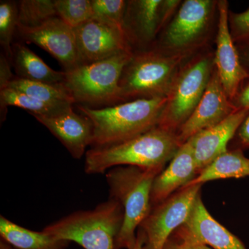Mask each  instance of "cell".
<instances>
[{"label":"cell","instance_id":"cell-11","mask_svg":"<svg viewBox=\"0 0 249 249\" xmlns=\"http://www.w3.org/2000/svg\"><path fill=\"white\" fill-rule=\"evenodd\" d=\"M219 20L214 55V69L226 93L232 101L242 87L249 80V74L242 66L237 46L232 40L229 27V3L217 1Z\"/></svg>","mask_w":249,"mask_h":249},{"label":"cell","instance_id":"cell-35","mask_svg":"<svg viewBox=\"0 0 249 249\" xmlns=\"http://www.w3.org/2000/svg\"><path fill=\"white\" fill-rule=\"evenodd\" d=\"M145 242V236L142 230L138 229V231L137 234V241H136L135 245L132 249H142V247Z\"/></svg>","mask_w":249,"mask_h":249},{"label":"cell","instance_id":"cell-18","mask_svg":"<svg viewBox=\"0 0 249 249\" xmlns=\"http://www.w3.org/2000/svg\"><path fill=\"white\" fill-rule=\"evenodd\" d=\"M163 0L127 1L124 29L129 43L145 45L154 40L162 29Z\"/></svg>","mask_w":249,"mask_h":249},{"label":"cell","instance_id":"cell-27","mask_svg":"<svg viewBox=\"0 0 249 249\" xmlns=\"http://www.w3.org/2000/svg\"><path fill=\"white\" fill-rule=\"evenodd\" d=\"M93 18L124 29L127 1L124 0H91Z\"/></svg>","mask_w":249,"mask_h":249},{"label":"cell","instance_id":"cell-16","mask_svg":"<svg viewBox=\"0 0 249 249\" xmlns=\"http://www.w3.org/2000/svg\"><path fill=\"white\" fill-rule=\"evenodd\" d=\"M249 113V109H237L222 122L201 131L190 139L198 174L228 151V143L237 133Z\"/></svg>","mask_w":249,"mask_h":249},{"label":"cell","instance_id":"cell-31","mask_svg":"<svg viewBox=\"0 0 249 249\" xmlns=\"http://www.w3.org/2000/svg\"><path fill=\"white\" fill-rule=\"evenodd\" d=\"M240 149L249 148V113L237 132Z\"/></svg>","mask_w":249,"mask_h":249},{"label":"cell","instance_id":"cell-3","mask_svg":"<svg viewBox=\"0 0 249 249\" xmlns=\"http://www.w3.org/2000/svg\"><path fill=\"white\" fill-rule=\"evenodd\" d=\"M162 170L127 165L114 167L106 173L109 198L117 201L124 211L114 249H132L135 245L136 230L151 211L152 183Z\"/></svg>","mask_w":249,"mask_h":249},{"label":"cell","instance_id":"cell-25","mask_svg":"<svg viewBox=\"0 0 249 249\" xmlns=\"http://www.w3.org/2000/svg\"><path fill=\"white\" fill-rule=\"evenodd\" d=\"M57 16L72 29L93 19L91 0H55Z\"/></svg>","mask_w":249,"mask_h":249},{"label":"cell","instance_id":"cell-6","mask_svg":"<svg viewBox=\"0 0 249 249\" xmlns=\"http://www.w3.org/2000/svg\"><path fill=\"white\" fill-rule=\"evenodd\" d=\"M133 52H124L106 60L83 64L65 71L63 86L75 103L91 108L109 107L122 103L119 83L124 67Z\"/></svg>","mask_w":249,"mask_h":249},{"label":"cell","instance_id":"cell-8","mask_svg":"<svg viewBox=\"0 0 249 249\" xmlns=\"http://www.w3.org/2000/svg\"><path fill=\"white\" fill-rule=\"evenodd\" d=\"M202 184L183 187L152 207L139 226L145 236L142 249H163L177 229L186 220Z\"/></svg>","mask_w":249,"mask_h":249},{"label":"cell","instance_id":"cell-19","mask_svg":"<svg viewBox=\"0 0 249 249\" xmlns=\"http://www.w3.org/2000/svg\"><path fill=\"white\" fill-rule=\"evenodd\" d=\"M11 65L17 76L24 79L52 85L62 84L65 80V71L53 70L21 42L13 44Z\"/></svg>","mask_w":249,"mask_h":249},{"label":"cell","instance_id":"cell-28","mask_svg":"<svg viewBox=\"0 0 249 249\" xmlns=\"http://www.w3.org/2000/svg\"><path fill=\"white\" fill-rule=\"evenodd\" d=\"M229 27L235 45L249 44V8L239 14H229Z\"/></svg>","mask_w":249,"mask_h":249},{"label":"cell","instance_id":"cell-7","mask_svg":"<svg viewBox=\"0 0 249 249\" xmlns=\"http://www.w3.org/2000/svg\"><path fill=\"white\" fill-rule=\"evenodd\" d=\"M214 56L201 55L181 67L167 96L159 126L178 132L193 114L214 70Z\"/></svg>","mask_w":249,"mask_h":249},{"label":"cell","instance_id":"cell-36","mask_svg":"<svg viewBox=\"0 0 249 249\" xmlns=\"http://www.w3.org/2000/svg\"><path fill=\"white\" fill-rule=\"evenodd\" d=\"M1 249H14L11 248L10 246H9V244L6 243V242H1Z\"/></svg>","mask_w":249,"mask_h":249},{"label":"cell","instance_id":"cell-2","mask_svg":"<svg viewBox=\"0 0 249 249\" xmlns=\"http://www.w3.org/2000/svg\"><path fill=\"white\" fill-rule=\"evenodd\" d=\"M167 97L139 98L109 107L91 108L78 105L82 115L93 125L92 147L125 142L160 124Z\"/></svg>","mask_w":249,"mask_h":249},{"label":"cell","instance_id":"cell-13","mask_svg":"<svg viewBox=\"0 0 249 249\" xmlns=\"http://www.w3.org/2000/svg\"><path fill=\"white\" fill-rule=\"evenodd\" d=\"M236 110L214 69L200 101L178 130L180 143L182 145L201 131L219 124Z\"/></svg>","mask_w":249,"mask_h":249},{"label":"cell","instance_id":"cell-34","mask_svg":"<svg viewBox=\"0 0 249 249\" xmlns=\"http://www.w3.org/2000/svg\"><path fill=\"white\" fill-rule=\"evenodd\" d=\"M163 249H184L182 245L174 236L172 235L170 240L166 242Z\"/></svg>","mask_w":249,"mask_h":249},{"label":"cell","instance_id":"cell-20","mask_svg":"<svg viewBox=\"0 0 249 249\" xmlns=\"http://www.w3.org/2000/svg\"><path fill=\"white\" fill-rule=\"evenodd\" d=\"M0 235L6 243L17 249H64L70 242L55 238L45 232L29 230L0 217Z\"/></svg>","mask_w":249,"mask_h":249},{"label":"cell","instance_id":"cell-14","mask_svg":"<svg viewBox=\"0 0 249 249\" xmlns=\"http://www.w3.org/2000/svg\"><path fill=\"white\" fill-rule=\"evenodd\" d=\"M174 234L212 249H247L238 237L211 215L201 199V193L196 196L186 220Z\"/></svg>","mask_w":249,"mask_h":249},{"label":"cell","instance_id":"cell-29","mask_svg":"<svg viewBox=\"0 0 249 249\" xmlns=\"http://www.w3.org/2000/svg\"><path fill=\"white\" fill-rule=\"evenodd\" d=\"M11 61L3 52L0 54V90L8 88L14 78L11 71Z\"/></svg>","mask_w":249,"mask_h":249},{"label":"cell","instance_id":"cell-32","mask_svg":"<svg viewBox=\"0 0 249 249\" xmlns=\"http://www.w3.org/2000/svg\"><path fill=\"white\" fill-rule=\"evenodd\" d=\"M173 236L181 243L184 249H212L208 246L192 240L188 237L176 235V234H173Z\"/></svg>","mask_w":249,"mask_h":249},{"label":"cell","instance_id":"cell-22","mask_svg":"<svg viewBox=\"0 0 249 249\" xmlns=\"http://www.w3.org/2000/svg\"><path fill=\"white\" fill-rule=\"evenodd\" d=\"M71 103H47L12 88H6L0 90L1 119L4 120V109L9 106H14L29 111L32 116H51L56 115L68 108ZM1 120V121H2Z\"/></svg>","mask_w":249,"mask_h":249},{"label":"cell","instance_id":"cell-10","mask_svg":"<svg viewBox=\"0 0 249 249\" xmlns=\"http://www.w3.org/2000/svg\"><path fill=\"white\" fill-rule=\"evenodd\" d=\"M16 34L25 43L34 44L48 52L65 71L81 65L74 31L60 18H52L36 27L18 24Z\"/></svg>","mask_w":249,"mask_h":249},{"label":"cell","instance_id":"cell-30","mask_svg":"<svg viewBox=\"0 0 249 249\" xmlns=\"http://www.w3.org/2000/svg\"><path fill=\"white\" fill-rule=\"evenodd\" d=\"M232 103L237 109L249 110V80L242 87Z\"/></svg>","mask_w":249,"mask_h":249},{"label":"cell","instance_id":"cell-9","mask_svg":"<svg viewBox=\"0 0 249 249\" xmlns=\"http://www.w3.org/2000/svg\"><path fill=\"white\" fill-rule=\"evenodd\" d=\"M216 1L186 0L165 29L160 50L170 53L187 54L197 45L209 29Z\"/></svg>","mask_w":249,"mask_h":249},{"label":"cell","instance_id":"cell-15","mask_svg":"<svg viewBox=\"0 0 249 249\" xmlns=\"http://www.w3.org/2000/svg\"><path fill=\"white\" fill-rule=\"evenodd\" d=\"M61 142L73 159L80 160L92 145L93 129L91 121L73 111L72 107L56 115L33 116Z\"/></svg>","mask_w":249,"mask_h":249},{"label":"cell","instance_id":"cell-12","mask_svg":"<svg viewBox=\"0 0 249 249\" xmlns=\"http://www.w3.org/2000/svg\"><path fill=\"white\" fill-rule=\"evenodd\" d=\"M73 31L81 65L132 52V45L124 29L94 18L75 28Z\"/></svg>","mask_w":249,"mask_h":249},{"label":"cell","instance_id":"cell-5","mask_svg":"<svg viewBox=\"0 0 249 249\" xmlns=\"http://www.w3.org/2000/svg\"><path fill=\"white\" fill-rule=\"evenodd\" d=\"M124 218L121 205L109 198L93 209L77 211L49 224L42 231L85 249H114Z\"/></svg>","mask_w":249,"mask_h":249},{"label":"cell","instance_id":"cell-17","mask_svg":"<svg viewBox=\"0 0 249 249\" xmlns=\"http://www.w3.org/2000/svg\"><path fill=\"white\" fill-rule=\"evenodd\" d=\"M198 175L191 139L182 144L170 164L156 176L151 191L152 207L189 184Z\"/></svg>","mask_w":249,"mask_h":249},{"label":"cell","instance_id":"cell-21","mask_svg":"<svg viewBox=\"0 0 249 249\" xmlns=\"http://www.w3.org/2000/svg\"><path fill=\"white\" fill-rule=\"evenodd\" d=\"M246 177H249V159L245 157L242 149L237 148L231 151L228 150L218 157L186 186L204 184L208 181L222 178Z\"/></svg>","mask_w":249,"mask_h":249},{"label":"cell","instance_id":"cell-23","mask_svg":"<svg viewBox=\"0 0 249 249\" xmlns=\"http://www.w3.org/2000/svg\"><path fill=\"white\" fill-rule=\"evenodd\" d=\"M8 88L47 103H75L73 98L62 84H48L14 76Z\"/></svg>","mask_w":249,"mask_h":249},{"label":"cell","instance_id":"cell-4","mask_svg":"<svg viewBox=\"0 0 249 249\" xmlns=\"http://www.w3.org/2000/svg\"><path fill=\"white\" fill-rule=\"evenodd\" d=\"M187 54L158 49L134 53L121 75L122 103L139 98L167 97Z\"/></svg>","mask_w":249,"mask_h":249},{"label":"cell","instance_id":"cell-24","mask_svg":"<svg viewBox=\"0 0 249 249\" xmlns=\"http://www.w3.org/2000/svg\"><path fill=\"white\" fill-rule=\"evenodd\" d=\"M18 24L36 27L58 17L55 0H22L18 3Z\"/></svg>","mask_w":249,"mask_h":249},{"label":"cell","instance_id":"cell-33","mask_svg":"<svg viewBox=\"0 0 249 249\" xmlns=\"http://www.w3.org/2000/svg\"><path fill=\"white\" fill-rule=\"evenodd\" d=\"M237 48L242 66L249 74V44L237 45Z\"/></svg>","mask_w":249,"mask_h":249},{"label":"cell","instance_id":"cell-26","mask_svg":"<svg viewBox=\"0 0 249 249\" xmlns=\"http://www.w3.org/2000/svg\"><path fill=\"white\" fill-rule=\"evenodd\" d=\"M18 24V3L13 1H0V45L3 53L11 61L13 39L17 31Z\"/></svg>","mask_w":249,"mask_h":249},{"label":"cell","instance_id":"cell-1","mask_svg":"<svg viewBox=\"0 0 249 249\" xmlns=\"http://www.w3.org/2000/svg\"><path fill=\"white\" fill-rule=\"evenodd\" d=\"M181 144L178 132L157 126L125 142L102 147H91L85 154V172L103 174L117 166L164 169Z\"/></svg>","mask_w":249,"mask_h":249}]
</instances>
